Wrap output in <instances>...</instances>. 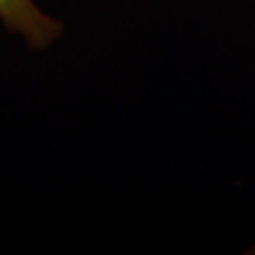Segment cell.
<instances>
[{"label": "cell", "mask_w": 255, "mask_h": 255, "mask_svg": "<svg viewBox=\"0 0 255 255\" xmlns=\"http://www.w3.org/2000/svg\"><path fill=\"white\" fill-rule=\"evenodd\" d=\"M0 22L32 50H47L63 32L62 22L50 17L33 0H0Z\"/></svg>", "instance_id": "6da1fadb"}]
</instances>
